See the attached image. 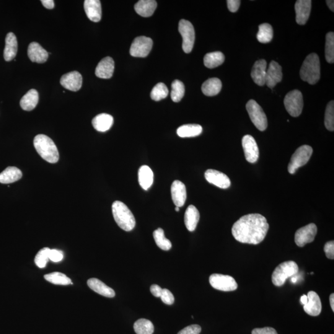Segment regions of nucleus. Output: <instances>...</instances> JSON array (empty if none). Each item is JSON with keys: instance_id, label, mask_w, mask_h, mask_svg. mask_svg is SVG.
<instances>
[{"instance_id": "obj_1", "label": "nucleus", "mask_w": 334, "mask_h": 334, "mask_svg": "<svg viewBox=\"0 0 334 334\" xmlns=\"http://www.w3.org/2000/svg\"><path fill=\"white\" fill-rule=\"evenodd\" d=\"M269 225L265 217L251 214L241 217L233 225V236L238 242L258 245L262 242L268 234Z\"/></svg>"}, {"instance_id": "obj_2", "label": "nucleus", "mask_w": 334, "mask_h": 334, "mask_svg": "<svg viewBox=\"0 0 334 334\" xmlns=\"http://www.w3.org/2000/svg\"><path fill=\"white\" fill-rule=\"evenodd\" d=\"M36 151L40 157L45 161L51 164H55L59 160L58 149L53 141L48 136L44 134H38L33 139Z\"/></svg>"}, {"instance_id": "obj_3", "label": "nucleus", "mask_w": 334, "mask_h": 334, "mask_svg": "<svg viewBox=\"0 0 334 334\" xmlns=\"http://www.w3.org/2000/svg\"><path fill=\"white\" fill-rule=\"evenodd\" d=\"M300 77L303 81L310 84H317L321 77V65L319 56L316 53L310 54L305 59L301 69Z\"/></svg>"}, {"instance_id": "obj_4", "label": "nucleus", "mask_w": 334, "mask_h": 334, "mask_svg": "<svg viewBox=\"0 0 334 334\" xmlns=\"http://www.w3.org/2000/svg\"><path fill=\"white\" fill-rule=\"evenodd\" d=\"M112 213L114 219L121 229L130 232L136 225V220L133 213L126 204L116 201L112 204Z\"/></svg>"}, {"instance_id": "obj_5", "label": "nucleus", "mask_w": 334, "mask_h": 334, "mask_svg": "<svg viewBox=\"0 0 334 334\" xmlns=\"http://www.w3.org/2000/svg\"><path fill=\"white\" fill-rule=\"evenodd\" d=\"M299 273V266L294 261H286L281 264L274 270L272 276V281L274 286H283L286 280L296 275Z\"/></svg>"}, {"instance_id": "obj_6", "label": "nucleus", "mask_w": 334, "mask_h": 334, "mask_svg": "<svg viewBox=\"0 0 334 334\" xmlns=\"http://www.w3.org/2000/svg\"><path fill=\"white\" fill-rule=\"evenodd\" d=\"M246 107L254 125L259 130L265 131L268 128V119L261 106L255 100H250L248 101Z\"/></svg>"}, {"instance_id": "obj_7", "label": "nucleus", "mask_w": 334, "mask_h": 334, "mask_svg": "<svg viewBox=\"0 0 334 334\" xmlns=\"http://www.w3.org/2000/svg\"><path fill=\"white\" fill-rule=\"evenodd\" d=\"M313 154L312 147L304 145L296 150L292 155L288 167L289 172L294 174L300 167L306 165Z\"/></svg>"}, {"instance_id": "obj_8", "label": "nucleus", "mask_w": 334, "mask_h": 334, "mask_svg": "<svg viewBox=\"0 0 334 334\" xmlns=\"http://www.w3.org/2000/svg\"><path fill=\"white\" fill-rule=\"evenodd\" d=\"M284 105L287 111L293 117L299 116L304 108V98L302 92L299 90H294L289 92L284 98Z\"/></svg>"}, {"instance_id": "obj_9", "label": "nucleus", "mask_w": 334, "mask_h": 334, "mask_svg": "<svg viewBox=\"0 0 334 334\" xmlns=\"http://www.w3.org/2000/svg\"><path fill=\"white\" fill-rule=\"evenodd\" d=\"M178 30L183 37V50L186 53H190L195 43V28L190 21L181 19L178 25Z\"/></svg>"}, {"instance_id": "obj_10", "label": "nucleus", "mask_w": 334, "mask_h": 334, "mask_svg": "<svg viewBox=\"0 0 334 334\" xmlns=\"http://www.w3.org/2000/svg\"><path fill=\"white\" fill-rule=\"evenodd\" d=\"M209 282L214 289L223 292L234 291L238 288L236 281L230 276L214 274L209 278Z\"/></svg>"}, {"instance_id": "obj_11", "label": "nucleus", "mask_w": 334, "mask_h": 334, "mask_svg": "<svg viewBox=\"0 0 334 334\" xmlns=\"http://www.w3.org/2000/svg\"><path fill=\"white\" fill-rule=\"evenodd\" d=\"M153 45V41L151 38L140 36L136 37L131 44L129 53L134 57L144 58L149 55Z\"/></svg>"}, {"instance_id": "obj_12", "label": "nucleus", "mask_w": 334, "mask_h": 334, "mask_svg": "<svg viewBox=\"0 0 334 334\" xmlns=\"http://www.w3.org/2000/svg\"><path fill=\"white\" fill-rule=\"evenodd\" d=\"M317 226L315 224H310L297 230L295 236V242L299 247H304L308 243L315 240L317 234Z\"/></svg>"}, {"instance_id": "obj_13", "label": "nucleus", "mask_w": 334, "mask_h": 334, "mask_svg": "<svg viewBox=\"0 0 334 334\" xmlns=\"http://www.w3.org/2000/svg\"><path fill=\"white\" fill-rule=\"evenodd\" d=\"M242 146L246 160L252 164L257 162L259 159V148L255 138L251 135L245 136L242 139Z\"/></svg>"}, {"instance_id": "obj_14", "label": "nucleus", "mask_w": 334, "mask_h": 334, "mask_svg": "<svg viewBox=\"0 0 334 334\" xmlns=\"http://www.w3.org/2000/svg\"><path fill=\"white\" fill-rule=\"evenodd\" d=\"M60 84L66 89L74 92L78 91L82 87V75L77 71L69 72L62 76Z\"/></svg>"}, {"instance_id": "obj_15", "label": "nucleus", "mask_w": 334, "mask_h": 334, "mask_svg": "<svg viewBox=\"0 0 334 334\" xmlns=\"http://www.w3.org/2000/svg\"><path fill=\"white\" fill-rule=\"evenodd\" d=\"M204 176L209 183L220 188L227 189L231 185V181L228 176L219 171L209 169L206 171Z\"/></svg>"}, {"instance_id": "obj_16", "label": "nucleus", "mask_w": 334, "mask_h": 334, "mask_svg": "<svg viewBox=\"0 0 334 334\" xmlns=\"http://www.w3.org/2000/svg\"><path fill=\"white\" fill-rule=\"evenodd\" d=\"M282 76L283 74L281 66L278 62L272 61L266 72V84L268 87L273 89L277 84L281 82Z\"/></svg>"}, {"instance_id": "obj_17", "label": "nucleus", "mask_w": 334, "mask_h": 334, "mask_svg": "<svg viewBox=\"0 0 334 334\" xmlns=\"http://www.w3.org/2000/svg\"><path fill=\"white\" fill-rule=\"evenodd\" d=\"M312 1L310 0H299L295 3L296 21L299 25H305L309 19Z\"/></svg>"}, {"instance_id": "obj_18", "label": "nucleus", "mask_w": 334, "mask_h": 334, "mask_svg": "<svg viewBox=\"0 0 334 334\" xmlns=\"http://www.w3.org/2000/svg\"><path fill=\"white\" fill-rule=\"evenodd\" d=\"M171 194L173 203L176 207H182L185 204L187 193L185 184L179 180L173 181L171 186Z\"/></svg>"}, {"instance_id": "obj_19", "label": "nucleus", "mask_w": 334, "mask_h": 334, "mask_svg": "<svg viewBox=\"0 0 334 334\" xmlns=\"http://www.w3.org/2000/svg\"><path fill=\"white\" fill-rule=\"evenodd\" d=\"M115 62L110 56L105 57L98 64L95 69V75L102 79H110L113 76Z\"/></svg>"}, {"instance_id": "obj_20", "label": "nucleus", "mask_w": 334, "mask_h": 334, "mask_svg": "<svg viewBox=\"0 0 334 334\" xmlns=\"http://www.w3.org/2000/svg\"><path fill=\"white\" fill-rule=\"evenodd\" d=\"M307 297L308 301L304 305L305 312L312 317H317L320 315L322 310V304L319 295L314 291H310L308 292Z\"/></svg>"}, {"instance_id": "obj_21", "label": "nucleus", "mask_w": 334, "mask_h": 334, "mask_svg": "<svg viewBox=\"0 0 334 334\" xmlns=\"http://www.w3.org/2000/svg\"><path fill=\"white\" fill-rule=\"evenodd\" d=\"M84 7L85 14L91 21H100L102 17V6L99 0H85Z\"/></svg>"}, {"instance_id": "obj_22", "label": "nucleus", "mask_w": 334, "mask_h": 334, "mask_svg": "<svg viewBox=\"0 0 334 334\" xmlns=\"http://www.w3.org/2000/svg\"><path fill=\"white\" fill-rule=\"evenodd\" d=\"M27 54L32 62L43 63L47 60L48 53L37 42H31L28 45Z\"/></svg>"}, {"instance_id": "obj_23", "label": "nucleus", "mask_w": 334, "mask_h": 334, "mask_svg": "<svg viewBox=\"0 0 334 334\" xmlns=\"http://www.w3.org/2000/svg\"><path fill=\"white\" fill-rule=\"evenodd\" d=\"M267 62L265 59H260L255 62L251 71V77L254 82L260 86L266 84Z\"/></svg>"}, {"instance_id": "obj_24", "label": "nucleus", "mask_w": 334, "mask_h": 334, "mask_svg": "<svg viewBox=\"0 0 334 334\" xmlns=\"http://www.w3.org/2000/svg\"><path fill=\"white\" fill-rule=\"evenodd\" d=\"M17 52V41L14 33H7L5 39L4 58L5 61H10L14 59Z\"/></svg>"}, {"instance_id": "obj_25", "label": "nucleus", "mask_w": 334, "mask_h": 334, "mask_svg": "<svg viewBox=\"0 0 334 334\" xmlns=\"http://www.w3.org/2000/svg\"><path fill=\"white\" fill-rule=\"evenodd\" d=\"M87 285L90 289L103 297L113 298L115 296V292L110 287L96 278L88 280Z\"/></svg>"}, {"instance_id": "obj_26", "label": "nucleus", "mask_w": 334, "mask_h": 334, "mask_svg": "<svg viewBox=\"0 0 334 334\" xmlns=\"http://www.w3.org/2000/svg\"><path fill=\"white\" fill-rule=\"evenodd\" d=\"M157 6L155 0H140L134 6V9L141 16L148 17L154 14Z\"/></svg>"}, {"instance_id": "obj_27", "label": "nucleus", "mask_w": 334, "mask_h": 334, "mask_svg": "<svg viewBox=\"0 0 334 334\" xmlns=\"http://www.w3.org/2000/svg\"><path fill=\"white\" fill-rule=\"evenodd\" d=\"M92 124L98 131H107L113 125V118L109 114L101 113L93 119Z\"/></svg>"}, {"instance_id": "obj_28", "label": "nucleus", "mask_w": 334, "mask_h": 334, "mask_svg": "<svg viewBox=\"0 0 334 334\" xmlns=\"http://www.w3.org/2000/svg\"><path fill=\"white\" fill-rule=\"evenodd\" d=\"M200 214L198 210L193 205L188 206L185 214V224L190 232L195 231L198 225Z\"/></svg>"}, {"instance_id": "obj_29", "label": "nucleus", "mask_w": 334, "mask_h": 334, "mask_svg": "<svg viewBox=\"0 0 334 334\" xmlns=\"http://www.w3.org/2000/svg\"><path fill=\"white\" fill-rule=\"evenodd\" d=\"M138 180L140 186L144 190H149L154 181V173L147 165H142L138 172Z\"/></svg>"}, {"instance_id": "obj_30", "label": "nucleus", "mask_w": 334, "mask_h": 334, "mask_svg": "<svg viewBox=\"0 0 334 334\" xmlns=\"http://www.w3.org/2000/svg\"><path fill=\"white\" fill-rule=\"evenodd\" d=\"M222 84L221 80L216 77L209 79L202 85V91L207 96H215L219 94L222 89Z\"/></svg>"}, {"instance_id": "obj_31", "label": "nucleus", "mask_w": 334, "mask_h": 334, "mask_svg": "<svg viewBox=\"0 0 334 334\" xmlns=\"http://www.w3.org/2000/svg\"><path fill=\"white\" fill-rule=\"evenodd\" d=\"M22 177V173L19 168L8 167L0 173V183L9 184L19 180Z\"/></svg>"}, {"instance_id": "obj_32", "label": "nucleus", "mask_w": 334, "mask_h": 334, "mask_svg": "<svg viewBox=\"0 0 334 334\" xmlns=\"http://www.w3.org/2000/svg\"><path fill=\"white\" fill-rule=\"evenodd\" d=\"M38 102V94L35 89H30L20 100V105L23 110L31 111L35 108Z\"/></svg>"}, {"instance_id": "obj_33", "label": "nucleus", "mask_w": 334, "mask_h": 334, "mask_svg": "<svg viewBox=\"0 0 334 334\" xmlns=\"http://www.w3.org/2000/svg\"><path fill=\"white\" fill-rule=\"evenodd\" d=\"M203 132V128L197 124H188L181 126L177 129V134L181 138H192L200 134Z\"/></svg>"}, {"instance_id": "obj_34", "label": "nucleus", "mask_w": 334, "mask_h": 334, "mask_svg": "<svg viewBox=\"0 0 334 334\" xmlns=\"http://www.w3.org/2000/svg\"><path fill=\"white\" fill-rule=\"evenodd\" d=\"M225 61V56L221 51L206 54L204 58V65L207 68L213 69L221 65Z\"/></svg>"}, {"instance_id": "obj_35", "label": "nucleus", "mask_w": 334, "mask_h": 334, "mask_svg": "<svg viewBox=\"0 0 334 334\" xmlns=\"http://www.w3.org/2000/svg\"><path fill=\"white\" fill-rule=\"evenodd\" d=\"M273 28L271 25L265 23L259 26L257 33V39L259 42L263 43H269L273 40Z\"/></svg>"}, {"instance_id": "obj_36", "label": "nucleus", "mask_w": 334, "mask_h": 334, "mask_svg": "<svg viewBox=\"0 0 334 334\" xmlns=\"http://www.w3.org/2000/svg\"><path fill=\"white\" fill-rule=\"evenodd\" d=\"M44 278L46 281L55 285L68 286V285L72 284L71 280L68 277H67L65 274L58 273V272L46 274V275L44 276Z\"/></svg>"}, {"instance_id": "obj_37", "label": "nucleus", "mask_w": 334, "mask_h": 334, "mask_svg": "<svg viewBox=\"0 0 334 334\" xmlns=\"http://www.w3.org/2000/svg\"><path fill=\"white\" fill-rule=\"evenodd\" d=\"M153 236L155 243L160 249L168 251L172 248V243L165 237L164 230L161 228L155 230Z\"/></svg>"}, {"instance_id": "obj_38", "label": "nucleus", "mask_w": 334, "mask_h": 334, "mask_svg": "<svg viewBox=\"0 0 334 334\" xmlns=\"http://www.w3.org/2000/svg\"><path fill=\"white\" fill-rule=\"evenodd\" d=\"M134 330L136 334H152L154 333V327L151 321L140 319L134 323Z\"/></svg>"}, {"instance_id": "obj_39", "label": "nucleus", "mask_w": 334, "mask_h": 334, "mask_svg": "<svg viewBox=\"0 0 334 334\" xmlns=\"http://www.w3.org/2000/svg\"><path fill=\"white\" fill-rule=\"evenodd\" d=\"M185 85L179 80H175L172 84L171 98L174 102H179L185 95Z\"/></svg>"}, {"instance_id": "obj_40", "label": "nucleus", "mask_w": 334, "mask_h": 334, "mask_svg": "<svg viewBox=\"0 0 334 334\" xmlns=\"http://www.w3.org/2000/svg\"><path fill=\"white\" fill-rule=\"evenodd\" d=\"M325 56L329 63L334 62V33L329 32L326 37Z\"/></svg>"}, {"instance_id": "obj_41", "label": "nucleus", "mask_w": 334, "mask_h": 334, "mask_svg": "<svg viewBox=\"0 0 334 334\" xmlns=\"http://www.w3.org/2000/svg\"><path fill=\"white\" fill-rule=\"evenodd\" d=\"M168 89L166 85L162 82L158 83L152 90L151 97L154 101H160L168 96Z\"/></svg>"}, {"instance_id": "obj_42", "label": "nucleus", "mask_w": 334, "mask_h": 334, "mask_svg": "<svg viewBox=\"0 0 334 334\" xmlns=\"http://www.w3.org/2000/svg\"><path fill=\"white\" fill-rule=\"evenodd\" d=\"M325 124L326 129L329 131L334 130V102L331 101L326 107L325 113Z\"/></svg>"}, {"instance_id": "obj_43", "label": "nucleus", "mask_w": 334, "mask_h": 334, "mask_svg": "<svg viewBox=\"0 0 334 334\" xmlns=\"http://www.w3.org/2000/svg\"><path fill=\"white\" fill-rule=\"evenodd\" d=\"M50 250V248H44L38 251L37 255L35 256V263L36 266L38 267V268H45L49 260L48 254Z\"/></svg>"}, {"instance_id": "obj_44", "label": "nucleus", "mask_w": 334, "mask_h": 334, "mask_svg": "<svg viewBox=\"0 0 334 334\" xmlns=\"http://www.w3.org/2000/svg\"><path fill=\"white\" fill-rule=\"evenodd\" d=\"M160 298L165 304L168 305H172L175 302V298L172 292L166 289H162L161 296Z\"/></svg>"}, {"instance_id": "obj_45", "label": "nucleus", "mask_w": 334, "mask_h": 334, "mask_svg": "<svg viewBox=\"0 0 334 334\" xmlns=\"http://www.w3.org/2000/svg\"><path fill=\"white\" fill-rule=\"evenodd\" d=\"M49 260L54 263L60 262L63 259V253L58 250H50L48 254Z\"/></svg>"}, {"instance_id": "obj_46", "label": "nucleus", "mask_w": 334, "mask_h": 334, "mask_svg": "<svg viewBox=\"0 0 334 334\" xmlns=\"http://www.w3.org/2000/svg\"><path fill=\"white\" fill-rule=\"evenodd\" d=\"M201 332L200 326L194 325L187 326L180 331L178 334H199Z\"/></svg>"}, {"instance_id": "obj_47", "label": "nucleus", "mask_w": 334, "mask_h": 334, "mask_svg": "<svg viewBox=\"0 0 334 334\" xmlns=\"http://www.w3.org/2000/svg\"><path fill=\"white\" fill-rule=\"evenodd\" d=\"M326 256L331 260L334 259V241H330V242L326 243L325 248H324Z\"/></svg>"}, {"instance_id": "obj_48", "label": "nucleus", "mask_w": 334, "mask_h": 334, "mask_svg": "<svg viewBox=\"0 0 334 334\" xmlns=\"http://www.w3.org/2000/svg\"><path fill=\"white\" fill-rule=\"evenodd\" d=\"M252 334H278L276 330L273 328H264L255 329Z\"/></svg>"}, {"instance_id": "obj_49", "label": "nucleus", "mask_w": 334, "mask_h": 334, "mask_svg": "<svg viewBox=\"0 0 334 334\" xmlns=\"http://www.w3.org/2000/svg\"><path fill=\"white\" fill-rule=\"evenodd\" d=\"M227 2L230 11L235 12L239 9L241 4L240 0H228Z\"/></svg>"}, {"instance_id": "obj_50", "label": "nucleus", "mask_w": 334, "mask_h": 334, "mask_svg": "<svg viewBox=\"0 0 334 334\" xmlns=\"http://www.w3.org/2000/svg\"><path fill=\"white\" fill-rule=\"evenodd\" d=\"M162 289L157 285H152L151 287V292L155 297L160 298L161 296Z\"/></svg>"}, {"instance_id": "obj_51", "label": "nucleus", "mask_w": 334, "mask_h": 334, "mask_svg": "<svg viewBox=\"0 0 334 334\" xmlns=\"http://www.w3.org/2000/svg\"><path fill=\"white\" fill-rule=\"evenodd\" d=\"M41 2H42L43 6L46 7V9H53L54 6H55L53 0H42Z\"/></svg>"}, {"instance_id": "obj_52", "label": "nucleus", "mask_w": 334, "mask_h": 334, "mask_svg": "<svg viewBox=\"0 0 334 334\" xmlns=\"http://www.w3.org/2000/svg\"><path fill=\"white\" fill-rule=\"evenodd\" d=\"M326 2H327L328 6L331 11H334V1L333 0H328Z\"/></svg>"}, {"instance_id": "obj_53", "label": "nucleus", "mask_w": 334, "mask_h": 334, "mask_svg": "<svg viewBox=\"0 0 334 334\" xmlns=\"http://www.w3.org/2000/svg\"><path fill=\"white\" fill-rule=\"evenodd\" d=\"M308 301V299L307 295H303V296H302L301 297V299H300V302H301V304L302 305H305L307 304Z\"/></svg>"}, {"instance_id": "obj_54", "label": "nucleus", "mask_w": 334, "mask_h": 334, "mask_svg": "<svg viewBox=\"0 0 334 334\" xmlns=\"http://www.w3.org/2000/svg\"><path fill=\"white\" fill-rule=\"evenodd\" d=\"M334 294H332L330 296V304H331V308H332V310L333 312H334Z\"/></svg>"}, {"instance_id": "obj_55", "label": "nucleus", "mask_w": 334, "mask_h": 334, "mask_svg": "<svg viewBox=\"0 0 334 334\" xmlns=\"http://www.w3.org/2000/svg\"><path fill=\"white\" fill-rule=\"evenodd\" d=\"M291 281L292 283L295 284L297 282V278H292L291 279Z\"/></svg>"}, {"instance_id": "obj_56", "label": "nucleus", "mask_w": 334, "mask_h": 334, "mask_svg": "<svg viewBox=\"0 0 334 334\" xmlns=\"http://www.w3.org/2000/svg\"><path fill=\"white\" fill-rule=\"evenodd\" d=\"M175 211H177V212L179 211H180V208H178V207H176Z\"/></svg>"}]
</instances>
